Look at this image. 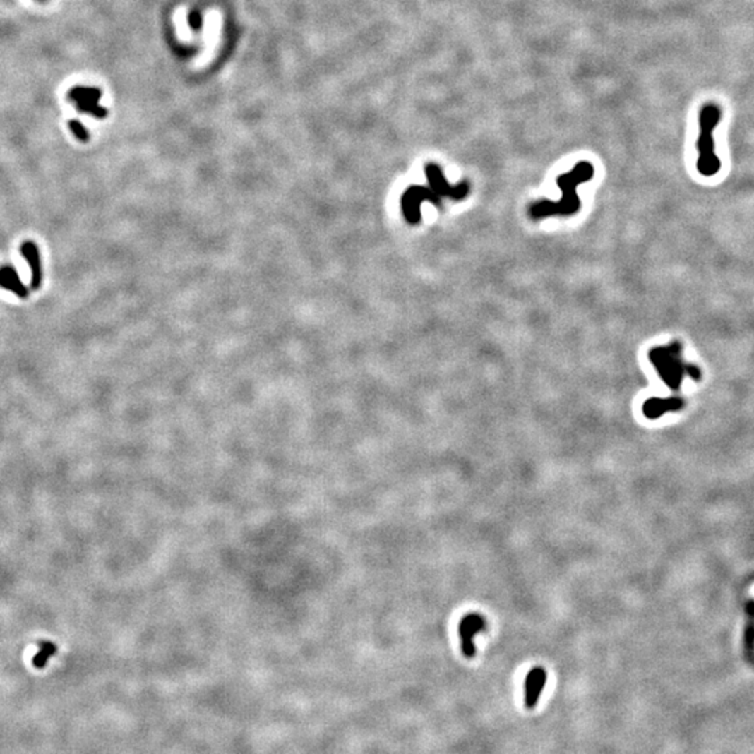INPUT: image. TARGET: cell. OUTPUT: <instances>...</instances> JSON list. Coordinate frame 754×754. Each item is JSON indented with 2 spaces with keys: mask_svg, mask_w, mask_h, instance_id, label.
Listing matches in <instances>:
<instances>
[{
  "mask_svg": "<svg viewBox=\"0 0 754 754\" xmlns=\"http://www.w3.org/2000/svg\"><path fill=\"white\" fill-rule=\"evenodd\" d=\"M428 186H409L401 197V208L408 224L417 225L422 221L421 205L424 201H431L441 207V198L462 200L469 194V184L467 181L458 185H450L438 164L431 162L425 167Z\"/></svg>",
  "mask_w": 754,
  "mask_h": 754,
  "instance_id": "6da1fadb",
  "label": "cell"
},
{
  "mask_svg": "<svg viewBox=\"0 0 754 754\" xmlns=\"http://www.w3.org/2000/svg\"><path fill=\"white\" fill-rule=\"evenodd\" d=\"M594 167L591 162L581 161L574 168L558 176V186L562 190V197L558 201L539 200L529 205L528 215L531 220L538 221L548 217H568L574 215L580 210V197L577 188L581 184L590 182L594 178Z\"/></svg>",
  "mask_w": 754,
  "mask_h": 754,
  "instance_id": "7a4b0ae2",
  "label": "cell"
},
{
  "mask_svg": "<svg viewBox=\"0 0 754 754\" xmlns=\"http://www.w3.org/2000/svg\"><path fill=\"white\" fill-rule=\"evenodd\" d=\"M650 362L657 369L658 375L672 390H678L685 376L693 380H700L701 372L697 366L683 361L682 344L674 341L668 345L655 347L648 354Z\"/></svg>",
  "mask_w": 754,
  "mask_h": 754,
  "instance_id": "3957f363",
  "label": "cell"
},
{
  "mask_svg": "<svg viewBox=\"0 0 754 754\" xmlns=\"http://www.w3.org/2000/svg\"><path fill=\"white\" fill-rule=\"evenodd\" d=\"M721 119V109L715 104H707L701 108L698 116L700 134L697 140V171L705 176H715L721 169V161L715 154V141H714V128Z\"/></svg>",
  "mask_w": 754,
  "mask_h": 754,
  "instance_id": "277c9868",
  "label": "cell"
},
{
  "mask_svg": "<svg viewBox=\"0 0 754 754\" xmlns=\"http://www.w3.org/2000/svg\"><path fill=\"white\" fill-rule=\"evenodd\" d=\"M486 630V619L481 614H468L460 622V640L461 651L467 658H474L477 654L475 635Z\"/></svg>",
  "mask_w": 754,
  "mask_h": 754,
  "instance_id": "5b68a950",
  "label": "cell"
},
{
  "mask_svg": "<svg viewBox=\"0 0 754 754\" xmlns=\"http://www.w3.org/2000/svg\"><path fill=\"white\" fill-rule=\"evenodd\" d=\"M546 671L542 666L532 668L525 678V707L534 708L539 700V695L546 685Z\"/></svg>",
  "mask_w": 754,
  "mask_h": 754,
  "instance_id": "8992f818",
  "label": "cell"
},
{
  "mask_svg": "<svg viewBox=\"0 0 754 754\" xmlns=\"http://www.w3.org/2000/svg\"><path fill=\"white\" fill-rule=\"evenodd\" d=\"M21 253L31 268V287L40 289L42 285V263L37 245L31 241H27L21 245Z\"/></svg>",
  "mask_w": 754,
  "mask_h": 754,
  "instance_id": "52a82bcc",
  "label": "cell"
},
{
  "mask_svg": "<svg viewBox=\"0 0 754 754\" xmlns=\"http://www.w3.org/2000/svg\"><path fill=\"white\" fill-rule=\"evenodd\" d=\"M0 287L11 291L21 299H25L30 295V291L21 282L17 271L11 265H6L0 268Z\"/></svg>",
  "mask_w": 754,
  "mask_h": 754,
  "instance_id": "ba28073f",
  "label": "cell"
},
{
  "mask_svg": "<svg viewBox=\"0 0 754 754\" xmlns=\"http://www.w3.org/2000/svg\"><path fill=\"white\" fill-rule=\"evenodd\" d=\"M682 407V400H676V398H668V400H662V398H650L645 404H644V414L645 417L648 418H658L661 417L662 414H665L666 411H671V409H678Z\"/></svg>",
  "mask_w": 754,
  "mask_h": 754,
  "instance_id": "9c48e42d",
  "label": "cell"
},
{
  "mask_svg": "<svg viewBox=\"0 0 754 754\" xmlns=\"http://www.w3.org/2000/svg\"><path fill=\"white\" fill-rule=\"evenodd\" d=\"M58 651V647L51 642V641H41L40 642V650L38 652L34 655L32 658V665L37 668V669H42L47 666L48 661L51 657H54Z\"/></svg>",
  "mask_w": 754,
  "mask_h": 754,
  "instance_id": "30bf717a",
  "label": "cell"
},
{
  "mask_svg": "<svg viewBox=\"0 0 754 754\" xmlns=\"http://www.w3.org/2000/svg\"><path fill=\"white\" fill-rule=\"evenodd\" d=\"M70 128L73 130V134H76L77 138H80V140H88V133H87V130L84 128V126L80 125L77 121L70 122Z\"/></svg>",
  "mask_w": 754,
  "mask_h": 754,
  "instance_id": "8fae6325",
  "label": "cell"
}]
</instances>
